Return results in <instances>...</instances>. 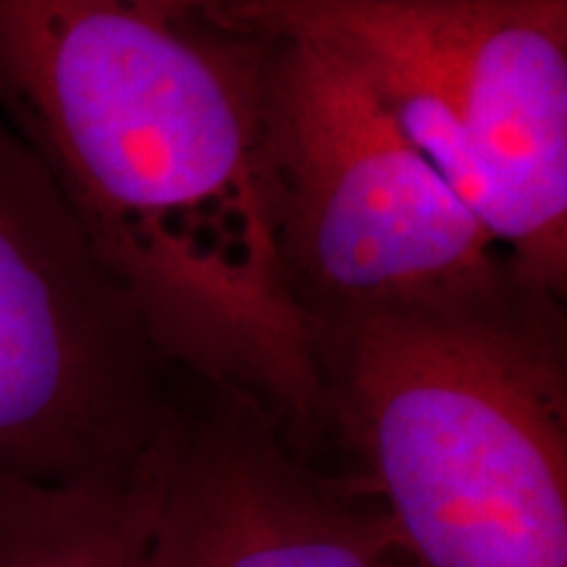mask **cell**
<instances>
[{
	"instance_id": "1",
	"label": "cell",
	"mask_w": 567,
	"mask_h": 567,
	"mask_svg": "<svg viewBox=\"0 0 567 567\" xmlns=\"http://www.w3.org/2000/svg\"><path fill=\"white\" fill-rule=\"evenodd\" d=\"M271 34L226 0H0V118L82 224L153 344L331 450L316 339L274 243Z\"/></svg>"
},
{
	"instance_id": "2",
	"label": "cell",
	"mask_w": 567,
	"mask_h": 567,
	"mask_svg": "<svg viewBox=\"0 0 567 567\" xmlns=\"http://www.w3.org/2000/svg\"><path fill=\"white\" fill-rule=\"evenodd\" d=\"M313 339L331 446L410 567H567L565 300L515 271Z\"/></svg>"
},
{
	"instance_id": "3",
	"label": "cell",
	"mask_w": 567,
	"mask_h": 567,
	"mask_svg": "<svg viewBox=\"0 0 567 567\" xmlns=\"http://www.w3.org/2000/svg\"><path fill=\"white\" fill-rule=\"evenodd\" d=\"M323 45L484 221L523 279L567 297V0H226Z\"/></svg>"
},
{
	"instance_id": "4",
	"label": "cell",
	"mask_w": 567,
	"mask_h": 567,
	"mask_svg": "<svg viewBox=\"0 0 567 567\" xmlns=\"http://www.w3.org/2000/svg\"><path fill=\"white\" fill-rule=\"evenodd\" d=\"M266 132L276 260L310 331L463 302L515 274L363 76L323 45L271 34Z\"/></svg>"
},
{
	"instance_id": "5",
	"label": "cell",
	"mask_w": 567,
	"mask_h": 567,
	"mask_svg": "<svg viewBox=\"0 0 567 567\" xmlns=\"http://www.w3.org/2000/svg\"><path fill=\"white\" fill-rule=\"evenodd\" d=\"M182 384L59 187L0 118V478H132Z\"/></svg>"
},
{
	"instance_id": "6",
	"label": "cell",
	"mask_w": 567,
	"mask_h": 567,
	"mask_svg": "<svg viewBox=\"0 0 567 567\" xmlns=\"http://www.w3.org/2000/svg\"><path fill=\"white\" fill-rule=\"evenodd\" d=\"M151 567H410L375 502L243 396L184 375L142 463Z\"/></svg>"
},
{
	"instance_id": "7",
	"label": "cell",
	"mask_w": 567,
	"mask_h": 567,
	"mask_svg": "<svg viewBox=\"0 0 567 567\" xmlns=\"http://www.w3.org/2000/svg\"><path fill=\"white\" fill-rule=\"evenodd\" d=\"M0 567H151L142 465L118 484L0 478Z\"/></svg>"
}]
</instances>
